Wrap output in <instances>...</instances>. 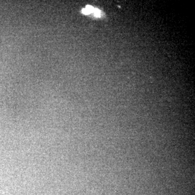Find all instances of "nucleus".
Segmentation results:
<instances>
[{
    "label": "nucleus",
    "mask_w": 195,
    "mask_h": 195,
    "mask_svg": "<svg viewBox=\"0 0 195 195\" xmlns=\"http://www.w3.org/2000/svg\"><path fill=\"white\" fill-rule=\"evenodd\" d=\"M93 13L94 14V15L96 17H100L101 16V11L99 9H96L94 8V11L93 12Z\"/></svg>",
    "instance_id": "f257e3e1"
},
{
    "label": "nucleus",
    "mask_w": 195,
    "mask_h": 195,
    "mask_svg": "<svg viewBox=\"0 0 195 195\" xmlns=\"http://www.w3.org/2000/svg\"><path fill=\"white\" fill-rule=\"evenodd\" d=\"M85 8L87 10V11H88L89 14L91 13H93V12L94 9V8L91 6H87Z\"/></svg>",
    "instance_id": "f03ea898"
}]
</instances>
